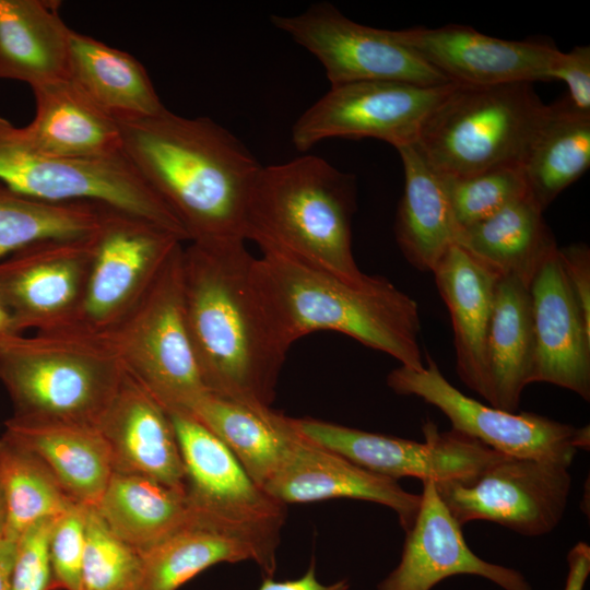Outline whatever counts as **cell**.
<instances>
[{"label":"cell","mask_w":590,"mask_h":590,"mask_svg":"<svg viewBox=\"0 0 590 590\" xmlns=\"http://www.w3.org/2000/svg\"><path fill=\"white\" fill-rule=\"evenodd\" d=\"M244 240L182 250L187 327L209 392L271 410L287 351L269 322Z\"/></svg>","instance_id":"1"},{"label":"cell","mask_w":590,"mask_h":590,"mask_svg":"<svg viewBox=\"0 0 590 590\" xmlns=\"http://www.w3.org/2000/svg\"><path fill=\"white\" fill-rule=\"evenodd\" d=\"M118 125L123 154L180 222L189 243L246 241V202L262 165L244 143L208 117L187 118L167 108Z\"/></svg>","instance_id":"2"},{"label":"cell","mask_w":590,"mask_h":590,"mask_svg":"<svg viewBox=\"0 0 590 590\" xmlns=\"http://www.w3.org/2000/svg\"><path fill=\"white\" fill-rule=\"evenodd\" d=\"M251 276L273 332L287 352L308 333L337 331L388 354L400 366L424 369L418 305L387 278L368 275L355 284L268 255L253 259Z\"/></svg>","instance_id":"3"},{"label":"cell","mask_w":590,"mask_h":590,"mask_svg":"<svg viewBox=\"0 0 590 590\" xmlns=\"http://www.w3.org/2000/svg\"><path fill=\"white\" fill-rule=\"evenodd\" d=\"M355 179L315 155L261 166L248 193L245 239L283 258L361 284L352 251Z\"/></svg>","instance_id":"4"},{"label":"cell","mask_w":590,"mask_h":590,"mask_svg":"<svg viewBox=\"0 0 590 590\" xmlns=\"http://www.w3.org/2000/svg\"><path fill=\"white\" fill-rule=\"evenodd\" d=\"M125 371L104 335L67 329L0 337V381L20 421L97 427Z\"/></svg>","instance_id":"5"},{"label":"cell","mask_w":590,"mask_h":590,"mask_svg":"<svg viewBox=\"0 0 590 590\" xmlns=\"http://www.w3.org/2000/svg\"><path fill=\"white\" fill-rule=\"evenodd\" d=\"M548 113L532 83H453L423 123L416 145L442 176L522 166Z\"/></svg>","instance_id":"6"},{"label":"cell","mask_w":590,"mask_h":590,"mask_svg":"<svg viewBox=\"0 0 590 590\" xmlns=\"http://www.w3.org/2000/svg\"><path fill=\"white\" fill-rule=\"evenodd\" d=\"M182 250L180 245L130 314L103 335L167 411L186 412L209 391L186 321Z\"/></svg>","instance_id":"7"},{"label":"cell","mask_w":590,"mask_h":590,"mask_svg":"<svg viewBox=\"0 0 590 590\" xmlns=\"http://www.w3.org/2000/svg\"><path fill=\"white\" fill-rule=\"evenodd\" d=\"M0 181L42 201L110 206L163 226L188 241L180 222L125 154L104 158L48 156L30 148L19 128L1 117Z\"/></svg>","instance_id":"8"},{"label":"cell","mask_w":590,"mask_h":590,"mask_svg":"<svg viewBox=\"0 0 590 590\" xmlns=\"http://www.w3.org/2000/svg\"><path fill=\"white\" fill-rule=\"evenodd\" d=\"M93 241L83 299L70 330L103 335L130 314L185 240L153 222L101 204Z\"/></svg>","instance_id":"9"},{"label":"cell","mask_w":590,"mask_h":590,"mask_svg":"<svg viewBox=\"0 0 590 590\" xmlns=\"http://www.w3.org/2000/svg\"><path fill=\"white\" fill-rule=\"evenodd\" d=\"M425 367L404 366L387 376L388 387L414 396L441 411L453 430L510 457L548 460L570 465L577 451L588 450L589 426L576 427L530 412H507L472 399L453 387L426 354Z\"/></svg>","instance_id":"10"},{"label":"cell","mask_w":590,"mask_h":590,"mask_svg":"<svg viewBox=\"0 0 590 590\" xmlns=\"http://www.w3.org/2000/svg\"><path fill=\"white\" fill-rule=\"evenodd\" d=\"M436 491L462 527L485 520L526 536L552 532L569 499V465L504 456L465 481L435 482Z\"/></svg>","instance_id":"11"},{"label":"cell","mask_w":590,"mask_h":590,"mask_svg":"<svg viewBox=\"0 0 590 590\" xmlns=\"http://www.w3.org/2000/svg\"><path fill=\"white\" fill-rule=\"evenodd\" d=\"M271 23L314 55L331 85L355 81H399L424 86L452 83L404 45L396 31L359 24L330 3H315Z\"/></svg>","instance_id":"12"},{"label":"cell","mask_w":590,"mask_h":590,"mask_svg":"<svg viewBox=\"0 0 590 590\" xmlns=\"http://www.w3.org/2000/svg\"><path fill=\"white\" fill-rule=\"evenodd\" d=\"M455 82L424 86L399 81L331 85L292 127V143L306 152L331 138H374L399 149L416 143L423 123Z\"/></svg>","instance_id":"13"},{"label":"cell","mask_w":590,"mask_h":590,"mask_svg":"<svg viewBox=\"0 0 590 590\" xmlns=\"http://www.w3.org/2000/svg\"><path fill=\"white\" fill-rule=\"evenodd\" d=\"M290 422L306 439L396 481L406 476L422 482L465 481L505 456L453 429L438 432L432 422L423 427L424 442L315 418L290 417Z\"/></svg>","instance_id":"14"},{"label":"cell","mask_w":590,"mask_h":590,"mask_svg":"<svg viewBox=\"0 0 590 590\" xmlns=\"http://www.w3.org/2000/svg\"><path fill=\"white\" fill-rule=\"evenodd\" d=\"M94 252L93 234L46 239L0 261V300L11 331L70 329L83 299Z\"/></svg>","instance_id":"15"},{"label":"cell","mask_w":590,"mask_h":590,"mask_svg":"<svg viewBox=\"0 0 590 590\" xmlns=\"http://www.w3.org/2000/svg\"><path fill=\"white\" fill-rule=\"evenodd\" d=\"M282 524L213 516L194 509L185 526L141 553L138 590H177L220 563L250 560L264 576L273 577Z\"/></svg>","instance_id":"16"},{"label":"cell","mask_w":590,"mask_h":590,"mask_svg":"<svg viewBox=\"0 0 590 590\" xmlns=\"http://www.w3.org/2000/svg\"><path fill=\"white\" fill-rule=\"evenodd\" d=\"M396 34L423 60L458 84L548 82L559 52L548 42L502 39L464 25L413 27Z\"/></svg>","instance_id":"17"},{"label":"cell","mask_w":590,"mask_h":590,"mask_svg":"<svg viewBox=\"0 0 590 590\" xmlns=\"http://www.w3.org/2000/svg\"><path fill=\"white\" fill-rule=\"evenodd\" d=\"M422 483L420 509L405 532L400 562L377 590H432L456 575L483 577L504 590H533L520 571L475 555L465 543L462 527L440 499L435 482Z\"/></svg>","instance_id":"18"},{"label":"cell","mask_w":590,"mask_h":590,"mask_svg":"<svg viewBox=\"0 0 590 590\" xmlns=\"http://www.w3.org/2000/svg\"><path fill=\"white\" fill-rule=\"evenodd\" d=\"M263 491L284 506L334 498L376 503L396 512L404 532L413 526L421 505V495L403 489L398 481L368 471L296 430Z\"/></svg>","instance_id":"19"},{"label":"cell","mask_w":590,"mask_h":590,"mask_svg":"<svg viewBox=\"0 0 590 590\" xmlns=\"http://www.w3.org/2000/svg\"><path fill=\"white\" fill-rule=\"evenodd\" d=\"M534 354L531 384L546 382L590 400V323L570 290L558 248L530 286Z\"/></svg>","instance_id":"20"},{"label":"cell","mask_w":590,"mask_h":590,"mask_svg":"<svg viewBox=\"0 0 590 590\" xmlns=\"http://www.w3.org/2000/svg\"><path fill=\"white\" fill-rule=\"evenodd\" d=\"M186 472V494L202 512L284 522L286 506L249 476L229 448L190 414L168 411Z\"/></svg>","instance_id":"21"},{"label":"cell","mask_w":590,"mask_h":590,"mask_svg":"<svg viewBox=\"0 0 590 590\" xmlns=\"http://www.w3.org/2000/svg\"><path fill=\"white\" fill-rule=\"evenodd\" d=\"M97 428L114 472L150 477L186 493V472L168 411L127 369Z\"/></svg>","instance_id":"22"},{"label":"cell","mask_w":590,"mask_h":590,"mask_svg":"<svg viewBox=\"0 0 590 590\" xmlns=\"http://www.w3.org/2000/svg\"><path fill=\"white\" fill-rule=\"evenodd\" d=\"M432 273L450 315L457 374L485 400L486 341L499 278L457 244L447 250Z\"/></svg>","instance_id":"23"},{"label":"cell","mask_w":590,"mask_h":590,"mask_svg":"<svg viewBox=\"0 0 590 590\" xmlns=\"http://www.w3.org/2000/svg\"><path fill=\"white\" fill-rule=\"evenodd\" d=\"M35 116L19 128L34 151L56 157L104 158L123 154L118 122L70 79L32 88Z\"/></svg>","instance_id":"24"},{"label":"cell","mask_w":590,"mask_h":590,"mask_svg":"<svg viewBox=\"0 0 590 590\" xmlns=\"http://www.w3.org/2000/svg\"><path fill=\"white\" fill-rule=\"evenodd\" d=\"M1 438L34 456L75 504L95 507L114 473L97 427L9 418Z\"/></svg>","instance_id":"25"},{"label":"cell","mask_w":590,"mask_h":590,"mask_svg":"<svg viewBox=\"0 0 590 590\" xmlns=\"http://www.w3.org/2000/svg\"><path fill=\"white\" fill-rule=\"evenodd\" d=\"M397 151L403 165L404 189L396 216V240L411 266L432 272L456 244L459 227L442 175L416 143Z\"/></svg>","instance_id":"26"},{"label":"cell","mask_w":590,"mask_h":590,"mask_svg":"<svg viewBox=\"0 0 590 590\" xmlns=\"http://www.w3.org/2000/svg\"><path fill=\"white\" fill-rule=\"evenodd\" d=\"M70 33L57 2L0 0V78L32 88L69 79Z\"/></svg>","instance_id":"27"},{"label":"cell","mask_w":590,"mask_h":590,"mask_svg":"<svg viewBox=\"0 0 590 590\" xmlns=\"http://www.w3.org/2000/svg\"><path fill=\"white\" fill-rule=\"evenodd\" d=\"M543 212L528 193L492 216L460 227L456 244L499 279L515 278L530 286L558 248Z\"/></svg>","instance_id":"28"},{"label":"cell","mask_w":590,"mask_h":590,"mask_svg":"<svg viewBox=\"0 0 590 590\" xmlns=\"http://www.w3.org/2000/svg\"><path fill=\"white\" fill-rule=\"evenodd\" d=\"M69 79L117 122L155 116L166 108L137 58L73 30Z\"/></svg>","instance_id":"29"},{"label":"cell","mask_w":590,"mask_h":590,"mask_svg":"<svg viewBox=\"0 0 590 590\" xmlns=\"http://www.w3.org/2000/svg\"><path fill=\"white\" fill-rule=\"evenodd\" d=\"M534 354L529 286L515 278L497 281L486 341L489 405L516 412L531 384Z\"/></svg>","instance_id":"30"},{"label":"cell","mask_w":590,"mask_h":590,"mask_svg":"<svg viewBox=\"0 0 590 590\" xmlns=\"http://www.w3.org/2000/svg\"><path fill=\"white\" fill-rule=\"evenodd\" d=\"M123 542L144 553L185 526L194 509L187 494L150 477L114 472L93 507Z\"/></svg>","instance_id":"31"},{"label":"cell","mask_w":590,"mask_h":590,"mask_svg":"<svg viewBox=\"0 0 590 590\" xmlns=\"http://www.w3.org/2000/svg\"><path fill=\"white\" fill-rule=\"evenodd\" d=\"M185 413L220 438L262 489L279 470L295 434L290 417L272 409L258 411L211 392Z\"/></svg>","instance_id":"32"},{"label":"cell","mask_w":590,"mask_h":590,"mask_svg":"<svg viewBox=\"0 0 590 590\" xmlns=\"http://www.w3.org/2000/svg\"><path fill=\"white\" fill-rule=\"evenodd\" d=\"M590 166V116L574 110L566 99L550 113L522 163L530 196L545 210Z\"/></svg>","instance_id":"33"},{"label":"cell","mask_w":590,"mask_h":590,"mask_svg":"<svg viewBox=\"0 0 590 590\" xmlns=\"http://www.w3.org/2000/svg\"><path fill=\"white\" fill-rule=\"evenodd\" d=\"M99 217L101 204L42 201L0 181V261L40 240L88 236Z\"/></svg>","instance_id":"34"},{"label":"cell","mask_w":590,"mask_h":590,"mask_svg":"<svg viewBox=\"0 0 590 590\" xmlns=\"http://www.w3.org/2000/svg\"><path fill=\"white\" fill-rule=\"evenodd\" d=\"M0 485L7 507V538L12 540L36 522L56 519L75 505L34 456L3 438Z\"/></svg>","instance_id":"35"},{"label":"cell","mask_w":590,"mask_h":590,"mask_svg":"<svg viewBox=\"0 0 590 590\" xmlns=\"http://www.w3.org/2000/svg\"><path fill=\"white\" fill-rule=\"evenodd\" d=\"M142 556L87 508L80 590H138Z\"/></svg>","instance_id":"36"},{"label":"cell","mask_w":590,"mask_h":590,"mask_svg":"<svg viewBox=\"0 0 590 590\" xmlns=\"http://www.w3.org/2000/svg\"><path fill=\"white\" fill-rule=\"evenodd\" d=\"M442 177L459 228L483 221L529 193L520 165Z\"/></svg>","instance_id":"37"},{"label":"cell","mask_w":590,"mask_h":590,"mask_svg":"<svg viewBox=\"0 0 590 590\" xmlns=\"http://www.w3.org/2000/svg\"><path fill=\"white\" fill-rule=\"evenodd\" d=\"M87 508L75 504L55 521L49 543L51 590L81 588Z\"/></svg>","instance_id":"38"},{"label":"cell","mask_w":590,"mask_h":590,"mask_svg":"<svg viewBox=\"0 0 590 590\" xmlns=\"http://www.w3.org/2000/svg\"><path fill=\"white\" fill-rule=\"evenodd\" d=\"M56 520L38 521L15 540L10 590H51L49 543Z\"/></svg>","instance_id":"39"},{"label":"cell","mask_w":590,"mask_h":590,"mask_svg":"<svg viewBox=\"0 0 590 590\" xmlns=\"http://www.w3.org/2000/svg\"><path fill=\"white\" fill-rule=\"evenodd\" d=\"M552 81L560 80L568 87V105L590 116V47L576 46L568 52L559 50L551 71Z\"/></svg>","instance_id":"40"},{"label":"cell","mask_w":590,"mask_h":590,"mask_svg":"<svg viewBox=\"0 0 590 590\" xmlns=\"http://www.w3.org/2000/svg\"><path fill=\"white\" fill-rule=\"evenodd\" d=\"M558 257L570 290L590 323V250L585 243L559 248Z\"/></svg>","instance_id":"41"},{"label":"cell","mask_w":590,"mask_h":590,"mask_svg":"<svg viewBox=\"0 0 590 590\" xmlns=\"http://www.w3.org/2000/svg\"><path fill=\"white\" fill-rule=\"evenodd\" d=\"M347 579H341L332 583H322L316 574V564L312 558L307 570L296 579L274 580L273 577L264 576L258 590H349Z\"/></svg>","instance_id":"42"},{"label":"cell","mask_w":590,"mask_h":590,"mask_svg":"<svg viewBox=\"0 0 590 590\" xmlns=\"http://www.w3.org/2000/svg\"><path fill=\"white\" fill-rule=\"evenodd\" d=\"M567 577L564 590H583L590 574V546L576 543L567 554Z\"/></svg>","instance_id":"43"},{"label":"cell","mask_w":590,"mask_h":590,"mask_svg":"<svg viewBox=\"0 0 590 590\" xmlns=\"http://www.w3.org/2000/svg\"><path fill=\"white\" fill-rule=\"evenodd\" d=\"M14 552L15 540L4 538L0 541V590H10Z\"/></svg>","instance_id":"44"},{"label":"cell","mask_w":590,"mask_h":590,"mask_svg":"<svg viewBox=\"0 0 590 590\" xmlns=\"http://www.w3.org/2000/svg\"><path fill=\"white\" fill-rule=\"evenodd\" d=\"M4 538H7V507L0 485V541Z\"/></svg>","instance_id":"45"},{"label":"cell","mask_w":590,"mask_h":590,"mask_svg":"<svg viewBox=\"0 0 590 590\" xmlns=\"http://www.w3.org/2000/svg\"><path fill=\"white\" fill-rule=\"evenodd\" d=\"M8 331H11V317L0 300V337Z\"/></svg>","instance_id":"46"}]
</instances>
